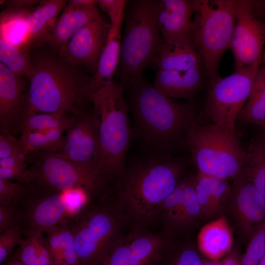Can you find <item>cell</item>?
Instances as JSON below:
<instances>
[{
    "instance_id": "1",
    "label": "cell",
    "mask_w": 265,
    "mask_h": 265,
    "mask_svg": "<svg viewBox=\"0 0 265 265\" xmlns=\"http://www.w3.org/2000/svg\"><path fill=\"white\" fill-rule=\"evenodd\" d=\"M116 181L113 203L126 222L148 228L159 222L164 201L182 179L183 160L171 155L147 151Z\"/></svg>"
},
{
    "instance_id": "2",
    "label": "cell",
    "mask_w": 265,
    "mask_h": 265,
    "mask_svg": "<svg viewBox=\"0 0 265 265\" xmlns=\"http://www.w3.org/2000/svg\"><path fill=\"white\" fill-rule=\"evenodd\" d=\"M123 88L133 119L132 135L147 151L171 155L186 145L187 130L196 121L193 104L161 94L143 78Z\"/></svg>"
},
{
    "instance_id": "3",
    "label": "cell",
    "mask_w": 265,
    "mask_h": 265,
    "mask_svg": "<svg viewBox=\"0 0 265 265\" xmlns=\"http://www.w3.org/2000/svg\"><path fill=\"white\" fill-rule=\"evenodd\" d=\"M44 46L29 51L34 74L23 113L74 114L87 107L91 104L93 75Z\"/></svg>"
},
{
    "instance_id": "4",
    "label": "cell",
    "mask_w": 265,
    "mask_h": 265,
    "mask_svg": "<svg viewBox=\"0 0 265 265\" xmlns=\"http://www.w3.org/2000/svg\"><path fill=\"white\" fill-rule=\"evenodd\" d=\"M90 99L98 125L101 174L107 183L115 181L126 170L132 136L123 87L113 80Z\"/></svg>"
},
{
    "instance_id": "5",
    "label": "cell",
    "mask_w": 265,
    "mask_h": 265,
    "mask_svg": "<svg viewBox=\"0 0 265 265\" xmlns=\"http://www.w3.org/2000/svg\"><path fill=\"white\" fill-rule=\"evenodd\" d=\"M158 2L127 1L116 80H113L123 87L142 79L147 67L155 66L163 43L157 20Z\"/></svg>"
},
{
    "instance_id": "6",
    "label": "cell",
    "mask_w": 265,
    "mask_h": 265,
    "mask_svg": "<svg viewBox=\"0 0 265 265\" xmlns=\"http://www.w3.org/2000/svg\"><path fill=\"white\" fill-rule=\"evenodd\" d=\"M186 143L198 173L228 181L241 170L246 151L236 127L196 121L187 130Z\"/></svg>"
},
{
    "instance_id": "7",
    "label": "cell",
    "mask_w": 265,
    "mask_h": 265,
    "mask_svg": "<svg viewBox=\"0 0 265 265\" xmlns=\"http://www.w3.org/2000/svg\"><path fill=\"white\" fill-rule=\"evenodd\" d=\"M237 4V0H194L192 38L210 79L219 76L221 59L230 48Z\"/></svg>"
},
{
    "instance_id": "8",
    "label": "cell",
    "mask_w": 265,
    "mask_h": 265,
    "mask_svg": "<svg viewBox=\"0 0 265 265\" xmlns=\"http://www.w3.org/2000/svg\"><path fill=\"white\" fill-rule=\"evenodd\" d=\"M89 201L71 217L80 265H99L124 234L126 222L112 202Z\"/></svg>"
},
{
    "instance_id": "9",
    "label": "cell",
    "mask_w": 265,
    "mask_h": 265,
    "mask_svg": "<svg viewBox=\"0 0 265 265\" xmlns=\"http://www.w3.org/2000/svg\"><path fill=\"white\" fill-rule=\"evenodd\" d=\"M31 183L54 190L82 188L90 195L106 197L107 183L100 175L82 168L59 153L40 151L26 155Z\"/></svg>"
},
{
    "instance_id": "10",
    "label": "cell",
    "mask_w": 265,
    "mask_h": 265,
    "mask_svg": "<svg viewBox=\"0 0 265 265\" xmlns=\"http://www.w3.org/2000/svg\"><path fill=\"white\" fill-rule=\"evenodd\" d=\"M261 64L258 62L237 69L226 77L211 79L204 112L214 124L236 127Z\"/></svg>"
},
{
    "instance_id": "11",
    "label": "cell",
    "mask_w": 265,
    "mask_h": 265,
    "mask_svg": "<svg viewBox=\"0 0 265 265\" xmlns=\"http://www.w3.org/2000/svg\"><path fill=\"white\" fill-rule=\"evenodd\" d=\"M18 208L24 237L45 234L71 218L62 191L34 183Z\"/></svg>"
},
{
    "instance_id": "12",
    "label": "cell",
    "mask_w": 265,
    "mask_h": 265,
    "mask_svg": "<svg viewBox=\"0 0 265 265\" xmlns=\"http://www.w3.org/2000/svg\"><path fill=\"white\" fill-rule=\"evenodd\" d=\"M66 132L64 144L58 153L104 179L101 172L98 125L92 106L73 114L72 122Z\"/></svg>"
},
{
    "instance_id": "13",
    "label": "cell",
    "mask_w": 265,
    "mask_h": 265,
    "mask_svg": "<svg viewBox=\"0 0 265 265\" xmlns=\"http://www.w3.org/2000/svg\"><path fill=\"white\" fill-rule=\"evenodd\" d=\"M168 243L164 234L146 227H132L119 238L99 265H149L161 261Z\"/></svg>"
},
{
    "instance_id": "14",
    "label": "cell",
    "mask_w": 265,
    "mask_h": 265,
    "mask_svg": "<svg viewBox=\"0 0 265 265\" xmlns=\"http://www.w3.org/2000/svg\"><path fill=\"white\" fill-rule=\"evenodd\" d=\"M236 22L230 48L236 70L262 62L265 24L256 15L253 0H237Z\"/></svg>"
},
{
    "instance_id": "15",
    "label": "cell",
    "mask_w": 265,
    "mask_h": 265,
    "mask_svg": "<svg viewBox=\"0 0 265 265\" xmlns=\"http://www.w3.org/2000/svg\"><path fill=\"white\" fill-rule=\"evenodd\" d=\"M232 181L227 207L239 236L249 241L265 222V199L248 180L242 168Z\"/></svg>"
},
{
    "instance_id": "16",
    "label": "cell",
    "mask_w": 265,
    "mask_h": 265,
    "mask_svg": "<svg viewBox=\"0 0 265 265\" xmlns=\"http://www.w3.org/2000/svg\"><path fill=\"white\" fill-rule=\"evenodd\" d=\"M110 28L109 22L101 15L80 29L60 55L93 75L106 44Z\"/></svg>"
},
{
    "instance_id": "17",
    "label": "cell",
    "mask_w": 265,
    "mask_h": 265,
    "mask_svg": "<svg viewBox=\"0 0 265 265\" xmlns=\"http://www.w3.org/2000/svg\"><path fill=\"white\" fill-rule=\"evenodd\" d=\"M96 0L68 1L52 29L47 45L59 54L72 37L81 28L101 15Z\"/></svg>"
},
{
    "instance_id": "18",
    "label": "cell",
    "mask_w": 265,
    "mask_h": 265,
    "mask_svg": "<svg viewBox=\"0 0 265 265\" xmlns=\"http://www.w3.org/2000/svg\"><path fill=\"white\" fill-rule=\"evenodd\" d=\"M194 0H159L157 20L163 43L192 36Z\"/></svg>"
},
{
    "instance_id": "19",
    "label": "cell",
    "mask_w": 265,
    "mask_h": 265,
    "mask_svg": "<svg viewBox=\"0 0 265 265\" xmlns=\"http://www.w3.org/2000/svg\"><path fill=\"white\" fill-rule=\"evenodd\" d=\"M24 78L0 62V132H12L25 110L27 94Z\"/></svg>"
},
{
    "instance_id": "20",
    "label": "cell",
    "mask_w": 265,
    "mask_h": 265,
    "mask_svg": "<svg viewBox=\"0 0 265 265\" xmlns=\"http://www.w3.org/2000/svg\"><path fill=\"white\" fill-rule=\"evenodd\" d=\"M206 72L204 67L186 70H158L153 85L161 94L192 104L202 88Z\"/></svg>"
},
{
    "instance_id": "21",
    "label": "cell",
    "mask_w": 265,
    "mask_h": 265,
    "mask_svg": "<svg viewBox=\"0 0 265 265\" xmlns=\"http://www.w3.org/2000/svg\"><path fill=\"white\" fill-rule=\"evenodd\" d=\"M68 2L64 0H41L27 13L26 42L29 51L47 44L53 26Z\"/></svg>"
},
{
    "instance_id": "22",
    "label": "cell",
    "mask_w": 265,
    "mask_h": 265,
    "mask_svg": "<svg viewBox=\"0 0 265 265\" xmlns=\"http://www.w3.org/2000/svg\"><path fill=\"white\" fill-rule=\"evenodd\" d=\"M233 245V231L224 215L204 225L197 236L198 250L212 261H220L231 251Z\"/></svg>"
},
{
    "instance_id": "23",
    "label": "cell",
    "mask_w": 265,
    "mask_h": 265,
    "mask_svg": "<svg viewBox=\"0 0 265 265\" xmlns=\"http://www.w3.org/2000/svg\"><path fill=\"white\" fill-rule=\"evenodd\" d=\"M155 66L158 70H186L204 67L192 36L170 43H163Z\"/></svg>"
},
{
    "instance_id": "24",
    "label": "cell",
    "mask_w": 265,
    "mask_h": 265,
    "mask_svg": "<svg viewBox=\"0 0 265 265\" xmlns=\"http://www.w3.org/2000/svg\"><path fill=\"white\" fill-rule=\"evenodd\" d=\"M121 37L120 31L109 30L106 44L93 75L92 93L113 80L119 62Z\"/></svg>"
},
{
    "instance_id": "25",
    "label": "cell",
    "mask_w": 265,
    "mask_h": 265,
    "mask_svg": "<svg viewBox=\"0 0 265 265\" xmlns=\"http://www.w3.org/2000/svg\"><path fill=\"white\" fill-rule=\"evenodd\" d=\"M11 257L26 265H57L43 234L24 237Z\"/></svg>"
},
{
    "instance_id": "26",
    "label": "cell",
    "mask_w": 265,
    "mask_h": 265,
    "mask_svg": "<svg viewBox=\"0 0 265 265\" xmlns=\"http://www.w3.org/2000/svg\"><path fill=\"white\" fill-rule=\"evenodd\" d=\"M238 120L244 124L265 125V71L259 68L248 99Z\"/></svg>"
},
{
    "instance_id": "27",
    "label": "cell",
    "mask_w": 265,
    "mask_h": 265,
    "mask_svg": "<svg viewBox=\"0 0 265 265\" xmlns=\"http://www.w3.org/2000/svg\"><path fill=\"white\" fill-rule=\"evenodd\" d=\"M73 114L59 111L54 113L24 112L17 123L21 134L32 132L61 129L65 131L70 125Z\"/></svg>"
},
{
    "instance_id": "28",
    "label": "cell",
    "mask_w": 265,
    "mask_h": 265,
    "mask_svg": "<svg viewBox=\"0 0 265 265\" xmlns=\"http://www.w3.org/2000/svg\"><path fill=\"white\" fill-rule=\"evenodd\" d=\"M242 170L248 180L265 199V146L260 137L250 144Z\"/></svg>"
},
{
    "instance_id": "29",
    "label": "cell",
    "mask_w": 265,
    "mask_h": 265,
    "mask_svg": "<svg viewBox=\"0 0 265 265\" xmlns=\"http://www.w3.org/2000/svg\"><path fill=\"white\" fill-rule=\"evenodd\" d=\"M32 9L6 8L0 14V36L11 44L29 51L26 20Z\"/></svg>"
},
{
    "instance_id": "30",
    "label": "cell",
    "mask_w": 265,
    "mask_h": 265,
    "mask_svg": "<svg viewBox=\"0 0 265 265\" xmlns=\"http://www.w3.org/2000/svg\"><path fill=\"white\" fill-rule=\"evenodd\" d=\"M183 198L174 234L192 229L204 220L193 186V176L185 178Z\"/></svg>"
},
{
    "instance_id": "31",
    "label": "cell",
    "mask_w": 265,
    "mask_h": 265,
    "mask_svg": "<svg viewBox=\"0 0 265 265\" xmlns=\"http://www.w3.org/2000/svg\"><path fill=\"white\" fill-rule=\"evenodd\" d=\"M0 62L13 73L29 80L34 67L29 51L7 41L0 36Z\"/></svg>"
},
{
    "instance_id": "32",
    "label": "cell",
    "mask_w": 265,
    "mask_h": 265,
    "mask_svg": "<svg viewBox=\"0 0 265 265\" xmlns=\"http://www.w3.org/2000/svg\"><path fill=\"white\" fill-rule=\"evenodd\" d=\"M65 131L63 129H56L32 132L21 134L19 139L27 154L40 151L58 152L64 144Z\"/></svg>"
},
{
    "instance_id": "33",
    "label": "cell",
    "mask_w": 265,
    "mask_h": 265,
    "mask_svg": "<svg viewBox=\"0 0 265 265\" xmlns=\"http://www.w3.org/2000/svg\"><path fill=\"white\" fill-rule=\"evenodd\" d=\"M46 239L50 249L57 265H67L64 261V249L73 234L71 218H68L48 231Z\"/></svg>"
},
{
    "instance_id": "34",
    "label": "cell",
    "mask_w": 265,
    "mask_h": 265,
    "mask_svg": "<svg viewBox=\"0 0 265 265\" xmlns=\"http://www.w3.org/2000/svg\"><path fill=\"white\" fill-rule=\"evenodd\" d=\"M197 247L191 243L176 246L170 244L160 262L161 265H203L204 260Z\"/></svg>"
},
{
    "instance_id": "35",
    "label": "cell",
    "mask_w": 265,
    "mask_h": 265,
    "mask_svg": "<svg viewBox=\"0 0 265 265\" xmlns=\"http://www.w3.org/2000/svg\"><path fill=\"white\" fill-rule=\"evenodd\" d=\"M32 185L0 178V205L18 208Z\"/></svg>"
},
{
    "instance_id": "36",
    "label": "cell",
    "mask_w": 265,
    "mask_h": 265,
    "mask_svg": "<svg viewBox=\"0 0 265 265\" xmlns=\"http://www.w3.org/2000/svg\"><path fill=\"white\" fill-rule=\"evenodd\" d=\"M265 254V222L248 241L241 256V265H258Z\"/></svg>"
},
{
    "instance_id": "37",
    "label": "cell",
    "mask_w": 265,
    "mask_h": 265,
    "mask_svg": "<svg viewBox=\"0 0 265 265\" xmlns=\"http://www.w3.org/2000/svg\"><path fill=\"white\" fill-rule=\"evenodd\" d=\"M193 186L204 219H211L219 215L201 174L198 172L193 176Z\"/></svg>"
},
{
    "instance_id": "38",
    "label": "cell",
    "mask_w": 265,
    "mask_h": 265,
    "mask_svg": "<svg viewBox=\"0 0 265 265\" xmlns=\"http://www.w3.org/2000/svg\"><path fill=\"white\" fill-rule=\"evenodd\" d=\"M127 1L125 0H99L98 5L109 19L110 30L121 31L125 20V10Z\"/></svg>"
},
{
    "instance_id": "39",
    "label": "cell",
    "mask_w": 265,
    "mask_h": 265,
    "mask_svg": "<svg viewBox=\"0 0 265 265\" xmlns=\"http://www.w3.org/2000/svg\"><path fill=\"white\" fill-rule=\"evenodd\" d=\"M24 238L22 229L17 228L5 231L0 234V265H2L12 253L13 249L19 245Z\"/></svg>"
},
{
    "instance_id": "40",
    "label": "cell",
    "mask_w": 265,
    "mask_h": 265,
    "mask_svg": "<svg viewBox=\"0 0 265 265\" xmlns=\"http://www.w3.org/2000/svg\"><path fill=\"white\" fill-rule=\"evenodd\" d=\"M26 155L23 144L19 138H16L10 132H0V159Z\"/></svg>"
},
{
    "instance_id": "41",
    "label": "cell",
    "mask_w": 265,
    "mask_h": 265,
    "mask_svg": "<svg viewBox=\"0 0 265 265\" xmlns=\"http://www.w3.org/2000/svg\"><path fill=\"white\" fill-rule=\"evenodd\" d=\"M21 215L18 208L0 205V233L21 228Z\"/></svg>"
},
{
    "instance_id": "42",
    "label": "cell",
    "mask_w": 265,
    "mask_h": 265,
    "mask_svg": "<svg viewBox=\"0 0 265 265\" xmlns=\"http://www.w3.org/2000/svg\"><path fill=\"white\" fill-rule=\"evenodd\" d=\"M0 178L15 180L23 184L31 183L29 168H11L0 167Z\"/></svg>"
},
{
    "instance_id": "43",
    "label": "cell",
    "mask_w": 265,
    "mask_h": 265,
    "mask_svg": "<svg viewBox=\"0 0 265 265\" xmlns=\"http://www.w3.org/2000/svg\"><path fill=\"white\" fill-rule=\"evenodd\" d=\"M26 156L9 157L0 159V167L11 168H27Z\"/></svg>"
},
{
    "instance_id": "44",
    "label": "cell",
    "mask_w": 265,
    "mask_h": 265,
    "mask_svg": "<svg viewBox=\"0 0 265 265\" xmlns=\"http://www.w3.org/2000/svg\"><path fill=\"white\" fill-rule=\"evenodd\" d=\"M241 256L239 246L234 244L231 251L221 260L222 265H241Z\"/></svg>"
},
{
    "instance_id": "45",
    "label": "cell",
    "mask_w": 265,
    "mask_h": 265,
    "mask_svg": "<svg viewBox=\"0 0 265 265\" xmlns=\"http://www.w3.org/2000/svg\"><path fill=\"white\" fill-rule=\"evenodd\" d=\"M40 2L41 0H12L4 1L3 3L6 8L30 9L37 6Z\"/></svg>"
},
{
    "instance_id": "46",
    "label": "cell",
    "mask_w": 265,
    "mask_h": 265,
    "mask_svg": "<svg viewBox=\"0 0 265 265\" xmlns=\"http://www.w3.org/2000/svg\"><path fill=\"white\" fill-rule=\"evenodd\" d=\"M254 9L256 15L265 14V1L254 0Z\"/></svg>"
},
{
    "instance_id": "47",
    "label": "cell",
    "mask_w": 265,
    "mask_h": 265,
    "mask_svg": "<svg viewBox=\"0 0 265 265\" xmlns=\"http://www.w3.org/2000/svg\"><path fill=\"white\" fill-rule=\"evenodd\" d=\"M2 265H26L19 260L10 257V258Z\"/></svg>"
},
{
    "instance_id": "48",
    "label": "cell",
    "mask_w": 265,
    "mask_h": 265,
    "mask_svg": "<svg viewBox=\"0 0 265 265\" xmlns=\"http://www.w3.org/2000/svg\"><path fill=\"white\" fill-rule=\"evenodd\" d=\"M260 132V138L265 146V125L258 126Z\"/></svg>"
},
{
    "instance_id": "49",
    "label": "cell",
    "mask_w": 265,
    "mask_h": 265,
    "mask_svg": "<svg viewBox=\"0 0 265 265\" xmlns=\"http://www.w3.org/2000/svg\"><path fill=\"white\" fill-rule=\"evenodd\" d=\"M203 265H222L221 260L219 261H212L211 260H204Z\"/></svg>"
},
{
    "instance_id": "50",
    "label": "cell",
    "mask_w": 265,
    "mask_h": 265,
    "mask_svg": "<svg viewBox=\"0 0 265 265\" xmlns=\"http://www.w3.org/2000/svg\"><path fill=\"white\" fill-rule=\"evenodd\" d=\"M262 64H263L262 67L265 71V53L264 52L262 57Z\"/></svg>"
},
{
    "instance_id": "51",
    "label": "cell",
    "mask_w": 265,
    "mask_h": 265,
    "mask_svg": "<svg viewBox=\"0 0 265 265\" xmlns=\"http://www.w3.org/2000/svg\"><path fill=\"white\" fill-rule=\"evenodd\" d=\"M258 265H265V254Z\"/></svg>"
},
{
    "instance_id": "52",
    "label": "cell",
    "mask_w": 265,
    "mask_h": 265,
    "mask_svg": "<svg viewBox=\"0 0 265 265\" xmlns=\"http://www.w3.org/2000/svg\"><path fill=\"white\" fill-rule=\"evenodd\" d=\"M160 261L159 262H155V263H152L149 265H160Z\"/></svg>"
},
{
    "instance_id": "53",
    "label": "cell",
    "mask_w": 265,
    "mask_h": 265,
    "mask_svg": "<svg viewBox=\"0 0 265 265\" xmlns=\"http://www.w3.org/2000/svg\"><path fill=\"white\" fill-rule=\"evenodd\" d=\"M264 53H265V50L264 51Z\"/></svg>"
}]
</instances>
